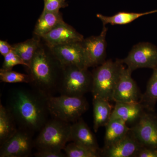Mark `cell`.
Instances as JSON below:
<instances>
[{"label":"cell","mask_w":157,"mask_h":157,"mask_svg":"<svg viewBox=\"0 0 157 157\" xmlns=\"http://www.w3.org/2000/svg\"><path fill=\"white\" fill-rule=\"evenodd\" d=\"M12 51V45H10L7 41L2 40L0 41V53L2 56H6Z\"/></svg>","instance_id":"30"},{"label":"cell","mask_w":157,"mask_h":157,"mask_svg":"<svg viewBox=\"0 0 157 157\" xmlns=\"http://www.w3.org/2000/svg\"><path fill=\"white\" fill-rule=\"evenodd\" d=\"M0 80L6 83H26L29 84L30 77L28 74L18 73L12 70H0Z\"/></svg>","instance_id":"25"},{"label":"cell","mask_w":157,"mask_h":157,"mask_svg":"<svg viewBox=\"0 0 157 157\" xmlns=\"http://www.w3.org/2000/svg\"><path fill=\"white\" fill-rule=\"evenodd\" d=\"M153 70L146 90L142 94L140 102L146 111L155 112L157 102V67Z\"/></svg>","instance_id":"23"},{"label":"cell","mask_w":157,"mask_h":157,"mask_svg":"<svg viewBox=\"0 0 157 157\" xmlns=\"http://www.w3.org/2000/svg\"><path fill=\"white\" fill-rule=\"evenodd\" d=\"M141 146L132 135L128 134L115 143L101 149V157H135Z\"/></svg>","instance_id":"14"},{"label":"cell","mask_w":157,"mask_h":157,"mask_svg":"<svg viewBox=\"0 0 157 157\" xmlns=\"http://www.w3.org/2000/svg\"><path fill=\"white\" fill-rule=\"evenodd\" d=\"M34 155L36 157H67L61 151L52 149L38 150Z\"/></svg>","instance_id":"28"},{"label":"cell","mask_w":157,"mask_h":157,"mask_svg":"<svg viewBox=\"0 0 157 157\" xmlns=\"http://www.w3.org/2000/svg\"><path fill=\"white\" fill-rule=\"evenodd\" d=\"M92 82V74L87 68L65 66L58 92L61 95L84 96L91 92Z\"/></svg>","instance_id":"6"},{"label":"cell","mask_w":157,"mask_h":157,"mask_svg":"<svg viewBox=\"0 0 157 157\" xmlns=\"http://www.w3.org/2000/svg\"><path fill=\"white\" fill-rule=\"evenodd\" d=\"M18 127L13 116L2 103L0 104V145L17 132Z\"/></svg>","instance_id":"21"},{"label":"cell","mask_w":157,"mask_h":157,"mask_svg":"<svg viewBox=\"0 0 157 157\" xmlns=\"http://www.w3.org/2000/svg\"><path fill=\"white\" fill-rule=\"evenodd\" d=\"M71 141L101 153V149L99 147L97 138L82 117L71 124Z\"/></svg>","instance_id":"15"},{"label":"cell","mask_w":157,"mask_h":157,"mask_svg":"<svg viewBox=\"0 0 157 157\" xmlns=\"http://www.w3.org/2000/svg\"><path fill=\"white\" fill-rule=\"evenodd\" d=\"M145 110L140 102H115L110 120L119 119L123 121L127 124H135L138 121Z\"/></svg>","instance_id":"16"},{"label":"cell","mask_w":157,"mask_h":157,"mask_svg":"<svg viewBox=\"0 0 157 157\" xmlns=\"http://www.w3.org/2000/svg\"><path fill=\"white\" fill-rule=\"evenodd\" d=\"M42 42L49 47L81 42L84 39L82 34L65 21L41 38Z\"/></svg>","instance_id":"13"},{"label":"cell","mask_w":157,"mask_h":157,"mask_svg":"<svg viewBox=\"0 0 157 157\" xmlns=\"http://www.w3.org/2000/svg\"><path fill=\"white\" fill-rule=\"evenodd\" d=\"M71 124L54 118L48 120L35 139L37 150H63L68 142H70Z\"/></svg>","instance_id":"5"},{"label":"cell","mask_w":157,"mask_h":157,"mask_svg":"<svg viewBox=\"0 0 157 157\" xmlns=\"http://www.w3.org/2000/svg\"><path fill=\"white\" fill-rule=\"evenodd\" d=\"M41 43V38L34 36L30 39L12 45L13 51L22 59L28 67Z\"/></svg>","instance_id":"20"},{"label":"cell","mask_w":157,"mask_h":157,"mask_svg":"<svg viewBox=\"0 0 157 157\" xmlns=\"http://www.w3.org/2000/svg\"><path fill=\"white\" fill-rule=\"evenodd\" d=\"M132 74L128 68L124 67L113 95L112 101L127 103L140 102L142 94L132 78Z\"/></svg>","instance_id":"11"},{"label":"cell","mask_w":157,"mask_h":157,"mask_svg":"<svg viewBox=\"0 0 157 157\" xmlns=\"http://www.w3.org/2000/svg\"><path fill=\"white\" fill-rule=\"evenodd\" d=\"M109 102L101 98H93L94 130L96 133L101 127L106 126L110 121L113 109Z\"/></svg>","instance_id":"17"},{"label":"cell","mask_w":157,"mask_h":157,"mask_svg":"<svg viewBox=\"0 0 157 157\" xmlns=\"http://www.w3.org/2000/svg\"><path fill=\"white\" fill-rule=\"evenodd\" d=\"M48 106L52 117L71 124L81 118L89 107L84 96L61 94L48 97Z\"/></svg>","instance_id":"4"},{"label":"cell","mask_w":157,"mask_h":157,"mask_svg":"<svg viewBox=\"0 0 157 157\" xmlns=\"http://www.w3.org/2000/svg\"><path fill=\"white\" fill-rule=\"evenodd\" d=\"M131 132L141 147L157 149V114L145 110Z\"/></svg>","instance_id":"9"},{"label":"cell","mask_w":157,"mask_h":157,"mask_svg":"<svg viewBox=\"0 0 157 157\" xmlns=\"http://www.w3.org/2000/svg\"><path fill=\"white\" fill-rule=\"evenodd\" d=\"M135 157H157V149L141 147Z\"/></svg>","instance_id":"29"},{"label":"cell","mask_w":157,"mask_h":157,"mask_svg":"<svg viewBox=\"0 0 157 157\" xmlns=\"http://www.w3.org/2000/svg\"><path fill=\"white\" fill-rule=\"evenodd\" d=\"M107 29L105 25H103L100 35L84 39L81 42L88 68L96 67L106 61Z\"/></svg>","instance_id":"10"},{"label":"cell","mask_w":157,"mask_h":157,"mask_svg":"<svg viewBox=\"0 0 157 157\" xmlns=\"http://www.w3.org/2000/svg\"><path fill=\"white\" fill-rule=\"evenodd\" d=\"M121 61L132 73L140 68L153 70L157 67V47L150 42L137 43Z\"/></svg>","instance_id":"7"},{"label":"cell","mask_w":157,"mask_h":157,"mask_svg":"<svg viewBox=\"0 0 157 157\" xmlns=\"http://www.w3.org/2000/svg\"><path fill=\"white\" fill-rule=\"evenodd\" d=\"M21 65L26 67V64L20 57L13 51L4 56L2 69L5 70H12L14 66Z\"/></svg>","instance_id":"26"},{"label":"cell","mask_w":157,"mask_h":157,"mask_svg":"<svg viewBox=\"0 0 157 157\" xmlns=\"http://www.w3.org/2000/svg\"><path fill=\"white\" fill-rule=\"evenodd\" d=\"M33 133L18 128L0 147V157H28L32 155L35 146Z\"/></svg>","instance_id":"8"},{"label":"cell","mask_w":157,"mask_h":157,"mask_svg":"<svg viewBox=\"0 0 157 157\" xmlns=\"http://www.w3.org/2000/svg\"><path fill=\"white\" fill-rule=\"evenodd\" d=\"M48 96L34 88H14L8 97L7 107L18 128L35 134L48 121Z\"/></svg>","instance_id":"1"},{"label":"cell","mask_w":157,"mask_h":157,"mask_svg":"<svg viewBox=\"0 0 157 157\" xmlns=\"http://www.w3.org/2000/svg\"><path fill=\"white\" fill-rule=\"evenodd\" d=\"M124 67L121 59L107 60L92 72L93 98L112 101L113 95Z\"/></svg>","instance_id":"3"},{"label":"cell","mask_w":157,"mask_h":157,"mask_svg":"<svg viewBox=\"0 0 157 157\" xmlns=\"http://www.w3.org/2000/svg\"><path fill=\"white\" fill-rule=\"evenodd\" d=\"M63 14L59 12H42L35 25L33 34L41 38L63 22Z\"/></svg>","instance_id":"18"},{"label":"cell","mask_w":157,"mask_h":157,"mask_svg":"<svg viewBox=\"0 0 157 157\" xmlns=\"http://www.w3.org/2000/svg\"><path fill=\"white\" fill-rule=\"evenodd\" d=\"M26 68L30 77L29 84L33 88L48 97L58 92L64 66L50 47L42 40L40 47Z\"/></svg>","instance_id":"2"},{"label":"cell","mask_w":157,"mask_h":157,"mask_svg":"<svg viewBox=\"0 0 157 157\" xmlns=\"http://www.w3.org/2000/svg\"><path fill=\"white\" fill-rule=\"evenodd\" d=\"M64 151L67 157H99L100 153L74 142L68 144Z\"/></svg>","instance_id":"24"},{"label":"cell","mask_w":157,"mask_h":157,"mask_svg":"<svg viewBox=\"0 0 157 157\" xmlns=\"http://www.w3.org/2000/svg\"><path fill=\"white\" fill-rule=\"evenodd\" d=\"M105 127L104 147L109 146L120 140L131 130L126 123L119 119L110 120Z\"/></svg>","instance_id":"19"},{"label":"cell","mask_w":157,"mask_h":157,"mask_svg":"<svg viewBox=\"0 0 157 157\" xmlns=\"http://www.w3.org/2000/svg\"><path fill=\"white\" fill-rule=\"evenodd\" d=\"M157 12V10L147 11L143 13H135L122 11L111 16H105L101 14H97V17L101 20L103 25L107 24L111 25H124L133 22L142 16Z\"/></svg>","instance_id":"22"},{"label":"cell","mask_w":157,"mask_h":157,"mask_svg":"<svg viewBox=\"0 0 157 157\" xmlns=\"http://www.w3.org/2000/svg\"><path fill=\"white\" fill-rule=\"evenodd\" d=\"M81 42L50 47L54 55L64 67L74 66L88 69Z\"/></svg>","instance_id":"12"},{"label":"cell","mask_w":157,"mask_h":157,"mask_svg":"<svg viewBox=\"0 0 157 157\" xmlns=\"http://www.w3.org/2000/svg\"><path fill=\"white\" fill-rule=\"evenodd\" d=\"M44 9L42 12H59L60 9L67 7L66 0H43Z\"/></svg>","instance_id":"27"}]
</instances>
